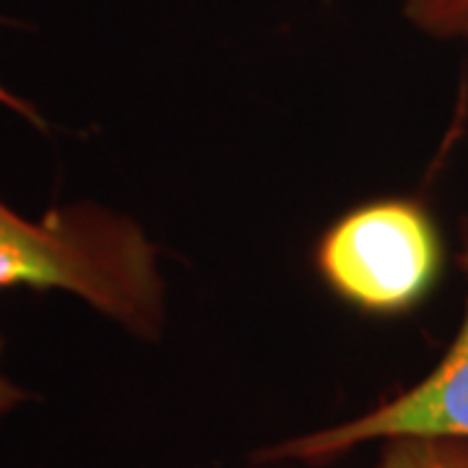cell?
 I'll return each instance as SVG.
<instances>
[{
  "label": "cell",
  "mask_w": 468,
  "mask_h": 468,
  "mask_svg": "<svg viewBox=\"0 0 468 468\" xmlns=\"http://www.w3.org/2000/svg\"><path fill=\"white\" fill-rule=\"evenodd\" d=\"M66 292L141 341L167 328V282L146 229L94 201L29 218L0 198V289Z\"/></svg>",
  "instance_id": "1"
},
{
  "label": "cell",
  "mask_w": 468,
  "mask_h": 468,
  "mask_svg": "<svg viewBox=\"0 0 468 468\" xmlns=\"http://www.w3.org/2000/svg\"><path fill=\"white\" fill-rule=\"evenodd\" d=\"M445 242L430 208L388 196L338 217L315 248V271L334 297L372 318H401L435 292Z\"/></svg>",
  "instance_id": "2"
},
{
  "label": "cell",
  "mask_w": 468,
  "mask_h": 468,
  "mask_svg": "<svg viewBox=\"0 0 468 468\" xmlns=\"http://www.w3.org/2000/svg\"><path fill=\"white\" fill-rule=\"evenodd\" d=\"M458 263L466 276L463 318L432 372L359 417L286 437L258 451L255 458L263 463L325 466L362 445L383 442L390 437L440 435L468 440V217L461 221Z\"/></svg>",
  "instance_id": "3"
},
{
  "label": "cell",
  "mask_w": 468,
  "mask_h": 468,
  "mask_svg": "<svg viewBox=\"0 0 468 468\" xmlns=\"http://www.w3.org/2000/svg\"><path fill=\"white\" fill-rule=\"evenodd\" d=\"M378 445V468H468V440L463 437L403 435Z\"/></svg>",
  "instance_id": "4"
},
{
  "label": "cell",
  "mask_w": 468,
  "mask_h": 468,
  "mask_svg": "<svg viewBox=\"0 0 468 468\" xmlns=\"http://www.w3.org/2000/svg\"><path fill=\"white\" fill-rule=\"evenodd\" d=\"M401 14L424 37L468 42V0H403Z\"/></svg>",
  "instance_id": "5"
},
{
  "label": "cell",
  "mask_w": 468,
  "mask_h": 468,
  "mask_svg": "<svg viewBox=\"0 0 468 468\" xmlns=\"http://www.w3.org/2000/svg\"><path fill=\"white\" fill-rule=\"evenodd\" d=\"M0 107L11 110V112H14L16 117H21V120H27V122L34 125L37 131H45V128H48L45 117L39 115L29 101L24 100V97H18V94H14L11 89H5L3 84H0Z\"/></svg>",
  "instance_id": "6"
},
{
  "label": "cell",
  "mask_w": 468,
  "mask_h": 468,
  "mask_svg": "<svg viewBox=\"0 0 468 468\" xmlns=\"http://www.w3.org/2000/svg\"><path fill=\"white\" fill-rule=\"evenodd\" d=\"M0 359H3V338H0ZM29 399V393L21 388L18 383H14L5 372H3V365H0V419L8 417L16 406Z\"/></svg>",
  "instance_id": "7"
}]
</instances>
